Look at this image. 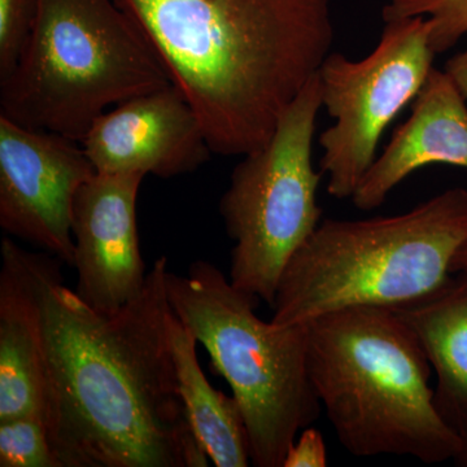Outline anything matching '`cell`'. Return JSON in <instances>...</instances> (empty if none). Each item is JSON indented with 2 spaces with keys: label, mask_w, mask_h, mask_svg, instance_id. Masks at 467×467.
<instances>
[{
  "label": "cell",
  "mask_w": 467,
  "mask_h": 467,
  "mask_svg": "<svg viewBox=\"0 0 467 467\" xmlns=\"http://www.w3.org/2000/svg\"><path fill=\"white\" fill-rule=\"evenodd\" d=\"M465 101L451 77L434 67L413 100L410 116L353 193L355 207L379 208L398 184L427 165L467 168Z\"/></svg>",
  "instance_id": "4fadbf2b"
},
{
  "label": "cell",
  "mask_w": 467,
  "mask_h": 467,
  "mask_svg": "<svg viewBox=\"0 0 467 467\" xmlns=\"http://www.w3.org/2000/svg\"><path fill=\"white\" fill-rule=\"evenodd\" d=\"M306 326L313 389L348 453L456 459L462 438L439 414L431 365L395 310L355 306Z\"/></svg>",
  "instance_id": "3957f363"
},
{
  "label": "cell",
  "mask_w": 467,
  "mask_h": 467,
  "mask_svg": "<svg viewBox=\"0 0 467 467\" xmlns=\"http://www.w3.org/2000/svg\"><path fill=\"white\" fill-rule=\"evenodd\" d=\"M456 465L467 467V439H462V448L456 459L453 460Z\"/></svg>",
  "instance_id": "7402d4cb"
},
{
  "label": "cell",
  "mask_w": 467,
  "mask_h": 467,
  "mask_svg": "<svg viewBox=\"0 0 467 467\" xmlns=\"http://www.w3.org/2000/svg\"><path fill=\"white\" fill-rule=\"evenodd\" d=\"M391 309L425 350L436 377L439 414L467 439V273H454L426 296Z\"/></svg>",
  "instance_id": "5bb4252c"
},
{
  "label": "cell",
  "mask_w": 467,
  "mask_h": 467,
  "mask_svg": "<svg viewBox=\"0 0 467 467\" xmlns=\"http://www.w3.org/2000/svg\"><path fill=\"white\" fill-rule=\"evenodd\" d=\"M171 308L207 350L241 407L251 462L284 467L301 430L322 411L308 371L306 326H279L256 315L259 301L208 261L186 275L167 272Z\"/></svg>",
  "instance_id": "8992f818"
},
{
  "label": "cell",
  "mask_w": 467,
  "mask_h": 467,
  "mask_svg": "<svg viewBox=\"0 0 467 467\" xmlns=\"http://www.w3.org/2000/svg\"><path fill=\"white\" fill-rule=\"evenodd\" d=\"M0 467H63L45 417L0 420Z\"/></svg>",
  "instance_id": "2e32d148"
},
{
  "label": "cell",
  "mask_w": 467,
  "mask_h": 467,
  "mask_svg": "<svg viewBox=\"0 0 467 467\" xmlns=\"http://www.w3.org/2000/svg\"><path fill=\"white\" fill-rule=\"evenodd\" d=\"M64 261L2 241L0 269V420L46 413L42 301L63 276Z\"/></svg>",
  "instance_id": "7c38bea8"
},
{
  "label": "cell",
  "mask_w": 467,
  "mask_h": 467,
  "mask_svg": "<svg viewBox=\"0 0 467 467\" xmlns=\"http://www.w3.org/2000/svg\"><path fill=\"white\" fill-rule=\"evenodd\" d=\"M171 337L187 417L209 461L216 467H247L250 439L238 401L208 382L199 365L198 340L174 313Z\"/></svg>",
  "instance_id": "9a60e30c"
},
{
  "label": "cell",
  "mask_w": 467,
  "mask_h": 467,
  "mask_svg": "<svg viewBox=\"0 0 467 467\" xmlns=\"http://www.w3.org/2000/svg\"><path fill=\"white\" fill-rule=\"evenodd\" d=\"M171 84L116 0H39L29 41L0 81V115L81 143L107 110Z\"/></svg>",
  "instance_id": "5b68a950"
},
{
  "label": "cell",
  "mask_w": 467,
  "mask_h": 467,
  "mask_svg": "<svg viewBox=\"0 0 467 467\" xmlns=\"http://www.w3.org/2000/svg\"><path fill=\"white\" fill-rule=\"evenodd\" d=\"M318 72L310 77L279 119L272 138L243 155L220 201V214L235 243L230 282L272 306L288 261L321 223V171L312 150L319 109Z\"/></svg>",
  "instance_id": "52a82bcc"
},
{
  "label": "cell",
  "mask_w": 467,
  "mask_h": 467,
  "mask_svg": "<svg viewBox=\"0 0 467 467\" xmlns=\"http://www.w3.org/2000/svg\"><path fill=\"white\" fill-rule=\"evenodd\" d=\"M430 34L425 16L386 21L367 57L355 61L330 52L319 67L322 107L335 121L319 135V171L328 175L333 198L352 199L376 161L384 131L425 85L436 57Z\"/></svg>",
  "instance_id": "ba28073f"
},
{
  "label": "cell",
  "mask_w": 467,
  "mask_h": 467,
  "mask_svg": "<svg viewBox=\"0 0 467 467\" xmlns=\"http://www.w3.org/2000/svg\"><path fill=\"white\" fill-rule=\"evenodd\" d=\"M327 466V450L319 430L309 426L301 430L285 454L284 467Z\"/></svg>",
  "instance_id": "d6986e66"
},
{
  "label": "cell",
  "mask_w": 467,
  "mask_h": 467,
  "mask_svg": "<svg viewBox=\"0 0 467 467\" xmlns=\"http://www.w3.org/2000/svg\"><path fill=\"white\" fill-rule=\"evenodd\" d=\"M198 113L212 152L260 149L334 42L331 0H116Z\"/></svg>",
  "instance_id": "7a4b0ae2"
},
{
  "label": "cell",
  "mask_w": 467,
  "mask_h": 467,
  "mask_svg": "<svg viewBox=\"0 0 467 467\" xmlns=\"http://www.w3.org/2000/svg\"><path fill=\"white\" fill-rule=\"evenodd\" d=\"M81 144L97 173L164 180L192 173L213 153L198 113L173 84L107 110Z\"/></svg>",
  "instance_id": "30bf717a"
},
{
  "label": "cell",
  "mask_w": 467,
  "mask_h": 467,
  "mask_svg": "<svg viewBox=\"0 0 467 467\" xmlns=\"http://www.w3.org/2000/svg\"><path fill=\"white\" fill-rule=\"evenodd\" d=\"M167 257L143 290L98 312L55 279L42 301L46 413L63 467H207L178 384Z\"/></svg>",
  "instance_id": "6da1fadb"
},
{
  "label": "cell",
  "mask_w": 467,
  "mask_h": 467,
  "mask_svg": "<svg viewBox=\"0 0 467 467\" xmlns=\"http://www.w3.org/2000/svg\"><path fill=\"white\" fill-rule=\"evenodd\" d=\"M429 16L430 46L436 55L451 50L467 34V0H387L386 21Z\"/></svg>",
  "instance_id": "e0dca14e"
},
{
  "label": "cell",
  "mask_w": 467,
  "mask_h": 467,
  "mask_svg": "<svg viewBox=\"0 0 467 467\" xmlns=\"http://www.w3.org/2000/svg\"><path fill=\"white\" fill-rule=\"evenodd\" d=\"M97 171L84 147L0 115V226L75 266L73 211Z\"/></svg>",
  "instance_id": "9c48e42d"
},
{
  "label": "cell",
  "mask_w": 467,
  "mask_h": 467,
  "mask_svg": "<svg viewBox=\"0 0 467 467\" xmlns=\"http://www.w3.org/2000/svg\"><path fill=\"white\" fill-rule=\"evenodd\" d=\"M444 72L451 77L463 99L467 100V48L445 63Z\"/></svg>",
  "instance_id": "ffe728a7"
},
{
  "label": "cell",
  "mask_w": 467,
  "mask_h": 467,
  "mask_svg": "<svg viewBox=\"0 0 467 467\" xmlns=\"http://www.w3.org/2000/svg\"><path fill=\"white\" fill-rule=\"evenodd\" d=\"M466 241L462 187L395 216L321 221L285 265L270 322L306 325L337 310L420 299L448 281Z\"/></svg>",
  "instance_id": "277c9868"
},
{
  "label": "cell",
  "mask_w": 467,
  "mask_h": 467,
  "mask_svg": "<svg viewBox=\"0 0 467 467\" xmlns=\"http://www.w3.org/2000/svg\"><path fill=\"white\" fill-rule=\"evenodd\" d=\"M39 0H0V81L16 67L32 34Z\"/></svg>",
  "instance_id": "ac0fdd59"
},
{
  "label": "cell",
  "mask_w": 467,
  "mask_h": 467,
  "mask_svg": "<svg viewBox=\"0 0 467 467\" xmlns=\"http://www.w3.org/2000/svg\"><path fill=\"white\" fill-rule=\"evenodd\" d=\"M451 273H467V241L459 248L451 264Z\"/></svg>",
  "instance_id": "44dd1931"
},
{
  "label": "cell",
  "mask_w": 467,
  "mask_h": 467,
  "mask_svg": "<svg viewBox=\"0 0 467 467\" xmlns=\"http://www.w3.org/2000/svg\"><path fill=\"white\" fill-rule=\"evenodd\" d=\"M146 175L97 173L82 186L73 211L76 292L98 312H115L146 284L137 201Z\"/></svg>",
  "instance_id": "8fae6325"
}]
</instances>
